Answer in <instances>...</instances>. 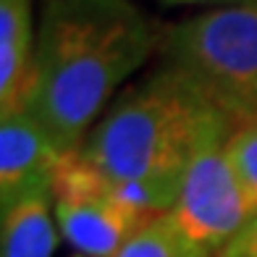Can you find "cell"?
<instances>
[{
    "label": "cell",
    "mask_w": 257,
    "mask_h": 257,
    "mask_svg": "<svg viewBox=\"0 0 257 257\" xmlns=\"http://www.w3.org/2000/svg\"><path fill=\"white\" fill-rule=\"evenodd\" d=\"M74 257H84V254H74Z\"/></svg>",
    "instance_id": "cell-13"
},
{
    "label": "cell",
    "mask_w": 257,
    "mask_h": 257,
    "mask_svg": "<svg viewBox=\"0 0 257 257\" xmlns=\"http://www.w3.org/2000/svg\"><path fill=\"white\" fill-rule=\"evenodd\" d=\"M218 110L189 81L160 66L126 87L79 147L113 184H145L179 200L197 139Z\"/></svg>",
    "instance_id": "cell-2"
},
{
    "label": "cell",
    "mask_w": 257,
    "mask_h": 257,
    "mask_svg": "<svg viewBox=\"0 0 257 257\" xmlns=\"http://www.w3.org/2000/svg\"><path fill=\"white\" fill-rule=\"evenodd\" d=\"M168 6H239V3H252V0H163Z\"/></svg>",
    "instance_id": "cell-12"
},
{
    "label": "cell",
    "mask_w": 257,
    "mask_h": 257,
    "mask_svg": "<svg viewBox=\"0 0 257 257\" xmlns=\"http://www.w3.org/2000/svg\"><path fill=\"white\" fill-rule=\"evenodd\" d=\"M158 53L163 66L236 123L257 115V0L163 27Z\"/></svg>",
    "instance_id": "cell-3"
},
{
    "label": "cell",
    "mask_w": 257,
    "mask_h": 257,
    "mask_svg": "<svg viewBox=\"0 0 257 257\" xmlns=\"http://www.w3.org/2000/svg\"><path fill=\"white\" fill-rule=\"evenodd\" d=\"M215 257H257V215L249 218L247 226H244Z\"/></svg>",
    "instance_id": "cell-11"
},
{
    "label": "cell",
    "mask_w": 257,
    "mask_h": 257,
    "mask_svg": "<svg viewBox=\"0 0 257 257\" xmlns=\"http://www.w3.org/2000/svg\"><path fill=\"white\" fill-rule=\"evenodd\" d=\"M226 158L249 215H257V115L244 118L226 139Z\"/></svg>",
    "instance_id": "cell-10"
},
{
    "label": "cell",
    "mask_w": 257,
    "mask_h": 257,
    "mask_svg": "<svg viewBox=\"0 0 257 257\" xmlns=\"http://www.w3.org/2000/svg\"><path fill=\"white\" fill-rule=\"evenodd\" d=\"M236 121L218 113L197 139L181 192L171 215L181 231L207 252L218 254L252 218L226 158V139Z\"/></svg>",
    "instance_id": "cell-4"
},
{
    "label": "cell",
    "mask_w": 257,
    "mask_h": 257,
    "mask_svg": "<svg viewBox=\"0 0 257 257\" xmlns=\"http://www.w3.org/2000/svg\"><path fill=\"white\" fill-rule=\"evenodd\" d=\"M63 153L27 110L0 115V205L50 186Z\"/></svg>",
    "instance_id": "cell-6"
},
{
    "label": "cell",
    "mask_w": 257,
    "mask_h": 257,
    "mask_svg": "<svg viewBox=\"0 0 257 257\" xmlns=\"http://www.w3.org/2000/svg\"><path fill=\"white\" fill-rule=\"evenodd\" d=\"M155 50L158 29L134 0H42L24 110L58 153H76Z\"/></svg>",
    "instance_id": "cell-1"
},
{
    "label": "cell",
    "mask_w": 257,
    "mask_h": 257,
    "mask_svg": "<svg viewBox=\"0 0 257 257\" xmlns=\"http://www.w3.org/2000/svg\"><path fill=\"white\" fill-rule=\"evenodd\" d=\"M53 207L61 236L84 257H113L153 220L121 202L110 181L81 158L79 150L66 153L55 168Z\"/></svg>",
    "instance_id": "cell-5"
},
{
    "label": "cell",
    "mask_w": 257,
    "mask_h": 257,
    "mask_svg": "<svg viewBox=\"0 0 257 257\" xmlns=\"http://www.w3.org/2000/svg\"><path fill=\"white\" fill-rule=\"evenodd\" d=\"M113 257H215V254L186 236L171 213H163L150 220L145 228H139Z\"/></svg>",
    "instance_id": "cell-9"
},
{
    "label": "cell",
    "mask_w": 257,
    "mask_h": 257,
    "mask_svg": "<svg viewBox=\"0 0 257 257\" xmlns=\"http://www.w3.org/2000/svg\"><path fill=\"white\" fill-rule=\"evenodd\" d=\"M34 48L37 24L32 16V0H0V115L24 110Z\"/></svg>",
    "instance_id": "cell-7"
},
{
    "label": "cell",
    "mask_w": 257,
    "mask_h": 257,
    "mask_svg": "<svg viewBox=\"0 0 257 257\" xmlns=\"http://www.w3.org/2000/svg\"><path fill=\"white\" fill-rule=\"evenodd\" d=\"M58 233L50 186L0 205V257H53Z\"/></svg>",
    "instance_id": "cell-8"
}]
</instances>
